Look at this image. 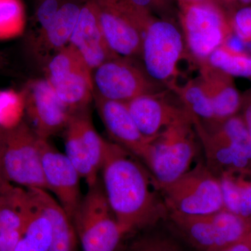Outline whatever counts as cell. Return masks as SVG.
Returning a JSON list of instances; mask_svg holds the SVG:
<instances>
[{
  "mask_svg": "<svg viewBox=\"0 0 251 251\" xmlns=\"http://www.w3.org/2000/svg\"><path fill=\"white\" fill-rule=\"evenodd\" d=\"M170 90L176 94L191 115L202 122L215 121L210 97L200 76L187 81L184 85L177 84Z\"/></svg>",
  "mask_w": 251,
  "mask_h": 251,
  "instance_id": "obj_23",
  "label": "cell"
},
{
  "mask_svg": "<svg viewBox=\"0 0 251 251\" xmlns=\"http://www.w3.org/2000/svg\"><path fill=\"white\" fill-rule=\"evenodd\" d=\"M51 226L50 251H77L76 230L72 218L57 200L44 189H29Z\"/></svg>",
  "mask_w": 251,
  "mask_h": 251,
  "instance_id": "obj_21",
  "label": "cell"
},
{
  "mask_svg": "<svg viewBox=\"0 0 251 251\" xmlns=\"http://www.w3.org/2000/svg\"><path fill=\"white\" fill-rule=\"evenodd\" d=\"M220 251H251V237L248 240L236 243Z\"/></svg>",
  "mask_w": 251,
  "mask_h": 251,
  "instance_id": "obj_35",
  "label": "cell"
},
{
  "mask_svg": "<svg viewBox=\"0 0 251 251\" xmlns=\"http://www.w3.org/2000/svg\"><path fill=\"white\" fill-rule=\"evenodd\" d=\"M200 75L210 97L215 121H222L237 115L242 96L236 87L233 77L211 67L207 63L199 64Z\"/></svg>",
  "mask_w": 251,
  "mask_h": 251,
  "instance_id": "obj_20",
  "label": "cell"
},
{
  "mask_svg": "<svg viewBox=\"0 0 251 251\" xmlns=\"http://www.w3.org/2000/svg\"><path fill=\"white\" fill-rule=\"evenodd\" d=\"M186 50L182 31L175 20L153 16L144 36L140 57L148 75L171 90L177 85L178 65Z\"/></svg>",
  "mask_w": 251,
  "mask_h": 251,
  "instance_id": "obj_7",
  "label": "cell"
},
{
  "mask_svg": "<svg viewBox=\"0 0 251 251\" xmlns=\"http://www.w3.org/2000/svg\"><path fill=\"white\" fill-rule=\"evenodd\" d=\"M175 227L200 251H220L251 237V222L224 209L206 215L168 214Z\"/></svg>",
  "mask_w": 251,
  "mask_h": 251,
  "instance_id": "obj_10",
  "label": "cell"
},
{
  "mask_svg": "<svg viewBox=\"0 0 251 251\" xmlns=\"http://www.w3.org/2000/svg\"><path fill=\"white\" fill-rule=\"evenodd\" d=\"M223 9L229 11V15L234 11L244 6H250L251 0H219ZM226 11V10H225Z\"/></svg>",
  "mask_w": 251,
  "mask_h": 251,
  "instance_id": "obj_34",
  "label": "cell"
},
{
  "mask_svg": "<svg viewBox=\"0 0 251 251\" xmlns=\"http://www.w3.org/2000/svg\"><path fill=\"white\" fill-rule=\"evenodd\" d=\"M133 59L117 56L94 69V92L108 100L126 103L141 96L168 90L153 80Z\"/></svg>",
  "mask_w": 251,
  "mask_h": 251,
  "instance_id": "obj_12",
  "label": "cell"
},
{
  "mask_svg": "<svg viewBox=\"0 0 251 251\" xmlns=\"http://www.w3.org/2000/svg\"><path fill=\"white\" fill-rule=\"evenodd\" d=\"M89 111V108H87L74 112L71 116L70 121L76 129L94 166L100 172L109 140H105L97 132Z\"/></svg>",
  "mask_w": 251,
  "mask_h": 251,
  "instance_id": "obj_25",
  "label": "cell"
},
{
  "mask_svg": "<svg viewBox=\"0 0 251 251\" xmlns=\"http://www.w3.org/2000/svg\"><path fill=\"white\" fill-rule=\"evenodd\" d=\"M40 148L47 191L54 195L73 220L83 198L80 189L82 178L65 153L60 152L49 140L41 139Z\"/></svg>",
  "mask_w": 251,
  "mask_h": 251,
  "instance_id": "obj_14",
  "label": "cell"
},
{
  "mask_svg": "<svg viewBox=\"0 0 251 251\" xmlns=\"http://www.w3.org/2000/svg\"><path fill=\"white\" fill-rule=\"evenodd\" d=\"M69 44L80 53L92 72L118 56L107 42L94 0H86L82 6Z\"/></svg>",
  "mask_w": 251,
  "mask_h": 251,
  "instance_id": "obj_18",
  "label": "cell"
},
{
  "mask_svg": "<svg viewBox=\"0 0 251 251\" xmlns=\"http://www.w3.org/2000/svg\"><path fill=\"white\" fill-rule=\"evenodd\" d=\"M64 131V153L75 167L81 178L85 180L87 186H92L99 181L100 172L94 166L70 120Z\"/></svg>",
  "mask_w": 251,
  "mask_h": 251,
  "instance_id": "obj_26",
  "label": "cell"
},
{
  "mask_svg": "<svg viewBox=\"0 0 251 251\" xmlns=\"http://www.w3.org/2000/svg\"><path fill=\"white\" fill-rule=\"evenodd\" d=\"M172 91L141 96L126 103L140 133L151 140L168 126L187 115L182 104L171 100Z\"/></svg>",
  "mask_w": 251,
  "mask_h": 251,
  "instance_id": "obj_15",
  "label": "cell"
},
{
  "mask_svg": "<svg viewBox=\"0 0 251 251\" xmlns=\"http://www.w3.org/2000/svg\"><path fill=\"white\" fill-rule=\"evenodd\" d=\"M31 196L33 204L30 214L23 237L14 251H50L51 244L50 223L38 205L32 193Z\"/></svg>",
  "mask_w": 251,
  "mask_h": 251,
  "instance_id": "obj_24",
  "label": "cell"
},
{
  "mask_svg": "<svg viewBox=\"0 0 251 251\" xmlns=\"http://www.w3.org/2000/svg\"><path fill=\"white\" fill-rule=\"evenodd\" d=\"M118 251V250H117V251Z\"/></svg>",
  "mask_w": 251,
  "mask_h": 251,
  "instance_id": "obj_40",
  "label": "cell"
},
{
  "mask_svg": "<svg viewBox=\"0 0 251 251\" xmlns=\"http://www.w3.org/2000/svg\"><path fill=\"white\" fill-rule=\"evenodd\" d=\"M22 94L27 123L39 138L49 140L65 129L72 112L59 100L46 78L29 81Z\"/></svg>",
  "mask_w": 251,
  "mask_h": 251,
  "instance_id": "obj_13",
  "label": "cell"
},
{
  "mask_svg": "<svg viewBox=\"0 0 251 251\" xmlns=\"http://www.w3.org/2000/svg\"><path fill=\"white\" fill-rule=\"evenodd\" d=\"M206 62L231 76L251 80V55L246 51L237 50L223 44L209 56Z\"/></svg>",
  "mask_w": 251,
  "mask_h": 251,
  "instance_id": "obj_27",
  "label": "cell"
},
{
  "mask_svg": "<svg viewBox=\"0 0 251 251\" xmlns=\"http://www.w3.org/2000/svg\"><path fill=\"white\" fill-rule=\"evenodd\" d=\"M25 26L22 0H0V41L18 37L24 32Z\"/></svg>",
  "mask_w": 251,
  "mask_h": 251,
  "instance_id": "obj_28",
  "label": "cell"
},
{
  "mask_svg": "<svg viewBox=\"0 0 251 251\" xmlns=\"http://www.w3.org/2000/svg\"><path fill=\"white\" fill-rule=\"evenodd\" d=\"M137 6L143 8L158 17L175 20L176 13L173 0H130Z\"/></svg>",
  "mask_w": 251,
  "mask_h": 251,
  "instance_id": "obj_32",
  "label": "cell"
},
{
  "mask_svg": "<svg viewBox=\"0 0 251 251\" xmlns=\"http://www.w3.org/2000/svg\"><path fill=\"white\" fill-rule=\"evenodd\" d=\"M64 1L65 0H39L38 1L34 15L35 32L31 34L30 38L39 35L49 27Z\"/></svg>",
  "mask_w": 251,
  "mask_h": 251,
  "instance_id": "obj_31",
  "label": "cell"
},
{
  "mask_svg": "<svg viewBox=\"0 0 251 251\" xmlns=\"http://www.w3.org/2000/svg\"><path fill=\"white\" fill-rule=\"evenodd\" d=\"M46 79L72 114L89 108L94 99L92 71L72 45L69 44L49 59Z\"/></svg>",
  "mask_w": 251,
  "mask_h": 251,
  "instance_id": "obj_11",
  "label": "cell"
},
{
  "mask_svg": "<svg viewBox=\"0 0 251 251\" xmlns=\"http://www.w3.org/2000/svg\"><path fill=\"white\" fill-rule=\"evenodd\" d=\"M93 100L111 141L141 161L151 140L140 133L126 103L103 98L95 92Z\"/></svg>",
  "mask_w": 251,
  "mask_h": 251,
  "instance_id": "obj_17",
  "label": "cell"
},
{
  "mask_svg": "<svg viewBox=\"0 0 251 251\" xmlns=\"http://www.w3.org/2000/svg\"><path fill=\"white\" fill-rule=\"evenodd\" d=\"M197 137L189 112L150 140L141 161L160 187L191 169L198 151Z\"/></svg>",
  "mask_w": 251,
  "mask_h": 251,
  "instance_id": "obj_2",
  "label": "cell"
},
{
  "mask_svg": "<svg viewBox=\"0 0 251 251\" xmlns=\"http://www.w3.org/2000/svg\"><path fill=\"white\" fill-rule=\"evenodd\" d=\"M161 190L168 214L206 215L224 209L219 178L202 162Z\"/></svg>",
  "mask_w": 251,
  "mask_h": 251,
  "instance_id": "obj_6",
  "label": "cell"
},
{
  "mask_svg": "<svg viewBox=\"0 0 251 251\" xmlns=\"http://www.w3.org/2000/svg\"><path fill=\"white\" fill-rule=\"evenodd\" d=\"M178 4H202V3H213L221 6L219 0H177ZM222 7V6H221ZM223 8V7H222Z\"/></svg>",
  "mask_w": 251,
  "mask_h": 251,
  "instance_id": "obj_36",
  "label": "cell"
},
{
  "mask_svg": "<svg viewBox=\"0 0 251 251\" xmlns=\"http://www.w3.org/2000/svg\"><path fill=\"white\" fill-rule=\"evenodd\" d=\"M244 44V50L251 55V37L247 40L243 41Z\"/></svg>",
  "mask_w": 251,
  "mask_h": 251,
  "instance_id": "obj_37",
  "label": "cell"
},
{
  "mask_svg": "<svg viewBox=\"0 0 251 251\" xmlns=\"http://www.w3.org/2000/svg\"><path fill=\"white\" fill-rule=\"evenodd\" d=\"M41 139L24 120L13 128H0V176L3 179L27 189L47 191Z\"/></svg>",
  "mask_w": 251,
  "mask_h": 251,
  "instance_id": "obj_4",
  "label": "cell"
},
{
  "mask_svg": "<svg viewBox=\"0 0 251 251\" xmlns=\"http://www.w3.org/2000/svg\"><path fill=\"white\" fill-rule=\"evenodd\" d=\"M85 1L65 0L49 27L29 39L31 52L36 57L49 60L56 52L69 45Z\"/></svg>",
  "mask_w": 251,
  "mask_h": 251,
  "instance_id": "obj_19",
  "label": "cell"
},
{
  "mask_svg": "<svg viewBox=\"0 0 251 251\" xmlns=\"http://www.w3.org/2000/svg\"><path fill=\"white\" fill-rule=\"evenodd\" d=\"M100 172L105 197L125 235L168 214L154 176L128 150L109 140Z\"/></svg>",
  "mask_w": 251,
  "mask_h": 251,
  "instance_id": "obj_1",
  "label": "cell"
},
{
  "mask_svg": "<svg viewBox=\"0 0 251 251\" xmlns=\"http://www.w3.org/2000/svg\"><path fill=\"white\" fill-rule=\"evenodd\" d=\"M33 204L30 190L0 179V251H14Z\"/></svg>",
  "mask_w": 251,
  "mask_h": 251,
  "instance_id": "obj_16",
  "label": "cell"
},
{
  "mask_svg": "<svg viewBox=\"0 0 251 251\" xmlns=\"http://www.w3.org/2000/svg\"><path fill=\"white\" fill-rule=\"evenodd\" d=\"M120 251H182L171 238L158 234H142L118 247Z\"/></svg>",
  "mask_w": 251,
  "mask_h": 251,
  "instance_id": "obj_30",
  "label": "cell"
},
{
  "mask_svg": "<svg viewBox=\"0 0 251 251\" xmlns=\"http://www.w3.org/2000/svg\"><path fill=\"white\" fill-rule=\"evenodd\" d=\"M109 46L117 55L141 57L144 36L154 15L130 0H94Z\"/></svg>",
  "mask_w": 251,
  "mask_h": 251,
  "instance_id": "obj_8",
  "label": "cell"
},
{
  "mask_svg": "<svg viewBox=\"0 0 251 251\" xmlns=\"http://www.w3.org/2000/svg\"><path fill=\"white\" fill-rule=\"evenodd\" d=\"M73 222L83 251H116L125 236L99 179L88 186Z\"/></svg>",
  "mask_w": 251,
  "mask_h": 251,
  "instance_id": "obj_9",
  "label": "cell"
},
{
  "mask_svg": "<svg viewBox=\"0 0 251 251\" xmlns=\"http://www.w3.org/2000/svg\"><path fill=\"white\" fill-rule=\"evenodd\" d=\"M178 5V19L188 55L199 65L233 34L228 14L213 3Z\"/></svg>",
  "mask_w": 251,
  "mask_h": 251,
  "instance_id": "obj_5",
  "label": "cell"
},
{
  "mask_svg": "<svg viewBox=\"0 0 251 251\" xmlns=\"http://www.w3.org/2000/svg\"><path fill=\"white\" fill-rule=\"evenodd\" d=\"M240 110L241 115L251 140V90L248 91L247 93L242 96V103Z\"/></svg>",
  "mask_w": 251,
  "mask_h": 251,
  "instance_id": "obj_33",
  "label": "cell"
},
{
  "mask_svg": "<svg viewBox=\"0 0 251 251\" xmlns=\"http://www.w3.org/2000/svg\"><path fill=\"white\" fill-rule=\"evenodd\" d=\"M1 176H0V179H1Z\"/></svg>",
  "mask_w": 251,
  "mask_h": 251,
  "instance_id": "obj_39",
  "label": "cell"
},
{
  "mask_svg": "<svg viewBox=\"0 0 251 251\" xmlns=\"http://www.w3.org/2000/svg\"><path fill=\"white\" fill-rule=\"evenodd\" d=\"M249 175H250L251 177V166H250V168H249Z\"/></svg>",
  "mask_w": 251,
  "mask_h": 251,
  "instance_id": "obj_38",
  "label": "cell"
},
{
  "mask_svg": "<svg viewBox=\"0 0 251 251\" xmlns=\"http://www.w3.org/2000/svg\"><path fill=\"white\" fill-rule=\"evenodd\" d=\"M224 209L251 222V177L249 171L219 176Z\"/></svg>",
  "mask_w": 251,
  "mask_h": 251,
  "instance_id": "obj_22",
  "label": "cell"
},
{
  "mask_svg": "<svg viewBox=\"0 0 251 251\" xmlns=\"http://www.w3.org/2000/svg\"><path fill=\"white\" fill-rule=\"evenodd\" d=\"M191 117L205 153L206 166L216 176L249 171L251 140L242 122L234 119L204 122Z\"/></svg>",
  "mask_w": 251,
  "mask_h": 251,
  "instance_id": "obj_3",
  "label": "cell"
},
{
  "mask_svg": "<svg viewBox=\"0 0 251 251\" xmlns=\"http://www.w3.org/2000/svg\"><path fill=\"white\" fill-rule=\"evenodd\" d=\"M25 100L22 92L0 91V128H11L23 121Z\"/></svg>",
  "mask_w": 251,
  "mask_h": 251,
  "instance_id": "obj_29",
  "label": "cell"
}]
</instances>
